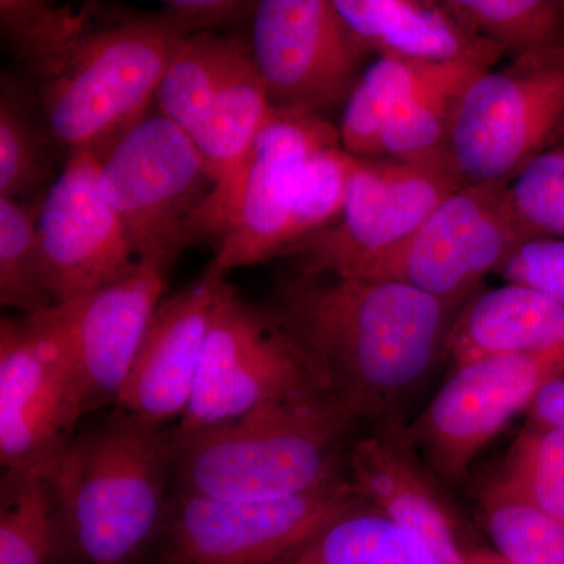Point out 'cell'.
<instances>
[{
  "label": "cell",
  "mask_w": 564,
  "mask_h": 564,
  "mask_svg": "<svg viewBox=\"0 0 564 564\" xmlns=\"http://www.w3.org/2000/svg\"><path fill=\"white\" fill-rule=\"evenodd\" d=\"M182 40L159 14L93 25L32 69L47 135L68 154L107 147L147 117Z\"/></svg>",
  "instance_id": "4"
},
{
  "label": "cell",
  "mask_w": 564,
  "mask_h": 564,
  "mask_svg": "<svg viewBox=\"0 0 564 564\" xmlns=\"http://www.w3.org/2000/svg\"><path fill=\"white\" fill-rule=\"evenodd\" d=\"M564 135V41L485 69L452 115L451 158L464 184H510Z\"/></svg>",
  "instance_id": "5"
},
{
  "label": "cell",
  "mask_w": 564,
  "mask_h": 564,
  "mask_svg": "<svg viewBox=\"0 0 564 564\" xmlns=\"http://www.w3.org/2000/svg\"><path fill=\"white\" fill-rule=\"evenodd\" d=\"M462 185L452 174L392 159L356 158L340 217L285 256L295 261L296 273L358 280Z\"/></svg>",
  "instance_id": "11"
},
{
  "label": "cell",
  "mask_w": 564,
  "mask_h": 564,
  "mask_svg": "<svg viewBox=\"0 0 564 564\" xmlns=\"http://www.w3.org/2000/svg\"><path fill=\"white\" fill-rule=\"evenodd\" d=\"M2 29L18 58L31 69L57 57L102 20L98 7H55L35 0H2Z\"/></svg>",
  "instance_id": "31"
},
{
  "label": "cell",
  "mask_w": 564,
  "mask_h": 564,
  "mask_svg": "<svg viewBox=\"0 0 564 564\" xmlns=\"http://www.w3.org/2000/svg\"><path fill=\"white\" fill-rule=\"evenodd\" d=\"M459 95L432 96L389 110L381 135L383 158L458 177L452 165L451 126Z\"/></svg>",
  "instance_id": "29"
},
{
  "label": "cell",
  "mask_w": 564,
  "mask_h": 564,
  "mask_svg": "<svg viewBox=\"0 0 564 564\" xmlns=\"http://www.w3.org/2000/svg\"><path fill=\"white\" fill-rule=\"evenodd\" d=\"M98 174V152H69L41 204L39 243L55 304L90 295L139 261Z\"/></svg>",
  "instance_id": "14"
},
{
  "label": "cell",
  "mask_w": 564,
  "mask_h": 564,
  "mask_svg": "<svg viewBox=\"0 0 564 564\" xmlns=\"http://www.w3.org/2000/svg\"><path fill=\"white\" fill-rule=\"evenodd\" d=\"M355 165V155L344 151L340 144L325 148L310 159L300 177L289 217L285 252L340 217Z\"/></svg>",
  "instance_id": "32"
},
{
  "label": "cell",
  "mask_w": 564,
  "mask_h": 564,
  "mask_svg": "<svg viewBox=\"0 0 564 564\" xmlns=\"http://www.w3.org/2000/svg\"><path fill=\"white\" fill-rule=\"evenodd\" d=\"M508 195L529 242L564 240V152L560 148L534 158L508 184Z\"/></svg>",
  "instance_id": "34"
},
{
  "label": "cell",
  "mask_w": 564,
  "mask_h": 564,
  "mask_svg": "<svg viewBox=\"0 0 564 564\" xmlns=\"http://www.w3.org/2000/svg\"><path fill=\"white\" fill-rule=\"evenodd\" d=\"M348 474L364 499L417 538L430 563L467 564L451 513L423 473L408 430L393 423L352 443Z\"/></svg>",
  "instance_id": "18"
},
{
  "label": "cell",
  "mask_w": 564,
  "mask_h": 564,
  "mask_svg": "<svg viewBox=\"0 0 564 564\" xmlns=\"http://www.w3.org/2000/svg\"><path fill=\"white\" fill-rule=\"evenodd\" d=\"M467 564H508L496 551H466Z\"/></svg>",
  "instance_id": "38"
},
{
  "label": "cell",
  "mask_w": 564,
  "mask_h": 564,
  "mask_svg": "<svg viewBox=\"0 0 564 564\" xmlns=\"http://www.w3.org/2000/svg\"><path fill=\"white\" fill-rule=\"evenodd\" d=\"M492 485L564 522V429L530 422Z\"/></svg>",
  "instance_id": "28"
},
{
  "label": "cell",
  "mask_w": 564,
  "mask_h": 564,
  "mask_svg": "<svg viewBox=\"0 0 564 564\" xmlns=\"http://www.w3.org/2000/svg\"><path fill=\"white\" fill-rule=\"evenodd\" d=\"M475 35L508 54L564 41V2L556 0H443Z\"/></svg>",
  "instance_id": "27"
},
{
  "label": "cell",
  "mask_w": 564,
  "mask_h": 564,
  "mask_svg": "<svg viewBox=\"0 0 564 564\" xmlns=\"http://www.w3.org/2000/svg\"><path fill=\"white\" fill-rule=\"evenodd\" d=\"M41 204L0 196V303L21 315L57 306L47 288L41 258Z\"/></svg>",
  "instance_id": "26"
},
{
  "label": "cell",
  "mask_w": 564,
  "mask_h": 564,
  "mask_svg": "<svg viewBox=\"0 0 564 564\" xmlns=\"http://www.w3.org/2000/svg\"><path fill=\"white\" fill-rule=\"evenodd\" d=\"M358 425L321 392L267 403L195 430L174 426L173 489L228 500H276L348 473Z\"/></svg>",
  "instance_id": "3"
},
{
  "label": "cell",
  "mask_w": 564,
  "mask_h": 564,
  "mask_svg": "<svg viewBox=\"0 0 564 564\" xmlns=\"http://www.w3.org/2000/svg\"><path fill=\"white\" fill-rule=\"evenodd\" d=\"M0 564H76L61 505L46 475L3 473Z\"/></svg>",
  "instance_id": "23"
},
{
  "label": "cell",
  "mask_w": 564,
  "mask_h": 564,
  "mask_svg": "<svg viewBox=\"0 0 564 564\" xmlns=\"http://www.w3.org/2000/svg\"><path fill=\"white\" fill-rule=\"evenodd\" d=\"M310 392L321 391L272 313L228 284L212 313L195 391L176 429L195 432Z\"/></svg>",
  "instance_id": "10"
},
{
  "label": "cell",
  "mask_w": 564,
  "mask_h": 564,
  "mask_svg": "<svg viewBox=\"0 0 564 564\" xmlns=\"http://www.w3.org/2000/svg\"><path fill=\"white\" fill-rule=\"evenodd\" d=\"M486 527L508 564H564V522L541 513L496 486L484 496Z\"/></svg>",
  "instance_id": "30"
},
{
  "label": "cell",
  "mask_w": 564,
  "mask_h": 564,
  "mask_svg": "<svg viewBox=\"0 0 564 564\" xmlns=\"http://www.w3.org/2000/svg\"><path fill=\"white\" fill-rule=\"evenodd\" d=\"M555 148H560V150L564 152V135L562 137V140H560V143L556 144Z\"/></svg>",
  "instance_id": "39"
},
{
  "label": "cell",
  "mask_w": 564,
  "mask_h": 564,
  "mask_svg": "<svg viewBox=\"0 0 564 564\" xmlns=\"http://www.w3.org/2000/svg\"><path fill=\"white\" fill-rule=\"evenodd\" d=\"M162 18L182 39L196 33L212 32L217 28L236 24L247 17H254L258 2L243 0H166L162 2Z\"/></svg>",
  "instance_id": "36"
},
{
  "label": "cell",
  "mask_w": 564,
  "mask_h": 564,
  "mask_svg": "<svg viewBox=\"0 0 564 564\" xmlns=\"http://www.w3.org/2000/svg\"><path fill=\"white\" fill-rule=\"evenodd\" d=\"M359 499L350 474L276 500L173 489L152 564H292L334 516Z\"/></svg>",
  "instance_id": "8"
},
{
  "label": "cell",
  "mask_w": 564,
  "mask_h": 564,
  "mask_svg": "<svg viewBox=\"0 0 564 564\" xmlns=\"http://www.w3.org/2000/svg\"><path fill=\"white\" fill-rule=\"evenodd\" d=\"M564 377L560 355L489 356L456 367L408 429L433 469L458 480L505 425L529 410L545 384Z\"/></svg>",
  "instance_id": "13"
},
{
  "label": "cell",
  "mask_w": 564,
  "mask_h": 564,
  "mask_svg": "<svg viewBox=\"0 0 564 564\" xmlns=\"http://www.w3.org/2000/svg\"><path fill=\"white\" fill-rule=\"evenodd\" d=\"M170 270L137 261L90 295L76 300L73 355L85 414L117 400L148 326L165 292Z\"/></svg>",
  "instance_id": "17"
},
{
  "label": "cell",
  "mask_w": 564,
  "mask_h": 564,
  "mask_svg": "<svg viewBox=\"0 0 564 564\" xmlns=\"http://www.w3.org/2000/svg\"><path fill=\"white\" fill-rule=\"evenodd\" d=\"M99 155L98 184L139 261L170 270L199 243L196 226L214 182L202 152L162 113L141 118Z\"/></svg>",
  "instance_id": "6"
},
{
  "label": "cell",
  "mask_w": 564,
  "mask_h": 564,
  "mask_svg": "<svg viewBox=\"0 0 564 564\" xmlns=\"http://www.w3.org/2000/svg\"><path fill=\"white\" fill-rule=\"evenodd\" d=\"M292 564H432L410 530L359 499L323 525Z\"/></svg>",
  "instance_id": "24"
},
{
  "label": "cell",
  "mask_w": 564,
  "mask_h": 564,
  "mask_svg": "<svg viewBox=\"0 0 564 564\" xmlns=\"http://www.w3.org/2000/svg\"><path fill=\"white\" fill-rule=\"evenodd\" d=\"M340 144L339 129L321 115L273 109L256 143L242 196L210 269L223 274L284 256L300 177L318 151Z\"/></svg>",
  "instance_id": "15"
},
{
  "label": "cell",
  "mask_w": 564,
  "mask_h": 564,
  "mask_svg": "<svg viewBox=\"0 0 564 564\" xmlns=\"http://www.w3.org/2000/svg\"><path fill=\"white\" fill-rule=\"evenodd\" d=\"M456 367L489 356L564 352V306L530 285L507 282L467 304L445 340Z\"/></svg>",
  "instance_id": "21"
},
{
  "label": "cell",
  "mask_w": 564,
  "mask_h": 564,
  "mask_svg": "<svg viewBox=\"0 0 564 564\" xmlns=\"http://www.w3.org/2000/svg\"><path fill=\"white\" fill-rule=\"evenodd\" d=\"M364 54L489 69L508 52L475 35L443 2L334 0Z\"/></svg>",
  "instance_id": "20"
},
{
  "label": "cell",
  "mask_w": 564,
  "mask_h": 564,
  "mask_svg": "<svg viewBox=\"0 0 564 564\" xmlns=\"http://www.w3.org/2000/svg\"><path fill=\"white\" fill-rule=\"evenodd\" d=\"M484 68L378 57L366 70L362 87L386 111L432 96L459 95Z\"/></svg>",
  "instance_id": "33"
},
{
  "label": "cell",
  "mask_w": 564,
  "mask_h": 564,
  "mask_svg": "<svg viewBox=\"0 0 564 564\" xmlns=\"http://www.w3.org/2000/svg\"><path fill=\"white\" fill-rule=\"evenodd\" d=\"M174 426L115 411L79 430L47 475L76 564H139L169 510Z\"/></svg>",
  "instance_id": "2"
},
{
  "label": "cell",
  "mask_w": 564,
  "mask_h": 564,
  "mask_svg": "<svg viewBox=\"0 0 564 564\" xmlns=\"http://www.w3.org/2000/svg\"><path fill=\"white\" fill-rule=\"evenodd\" d=\"M525 242L508 184H464L358 280L402 282L454 307Z\"/></svg>",
  "instance_id": "9"
},
{
  "label": "cell",
  "mask_w": 564,
  "mask_h": 564,
  "mask_svg": "<svg viewBox=\"0 0 564 564\" xmlns=\"http://www.w3.org/2000/svg\"><path fill=\"white\" fill-rule=\"evenodd\" d=\"M499 274L507 282L547 293L564 306V240L536 239L521 245Z\"/></svg>",
  "instance_id": "35"
},
{
  "label": "cell",
  "mask_w": 564,
  "mask_h": 564,
  "mask_svg": "<svg viewBox=\"0 0 564 564\" xmlns=\"http://www.w3.org/2000/svg\"><path fill=\"white\" fill-rule=\"evenodd\" d=\"M251 54L273 109L321 117L345 107L366 57L334 0L258 2Z\"/></svg>",
  "instance_id": "12"
},
{
  "label": "cell",
  "mask_w": 564,
  "mask_h": 564,
  "mask_svg": "<svg viewBox=\"0 0 564 564\" xmlns=\"http://www.w3.org/2000/svg\"><path fill=\"white\" fill-rule=\"evenodd\" d=\"M529 411L533 423L564 429V377L545 384Z\"/></svg>",
  "instance_id": "37"
},
{
  "label": "cell",
  "mask_w": 564,
  "mask_h": 564,
  "mask_svg": "<svg viewBox=\"0 0 564 564\" xmlns=\"http://www.w3.org/2000/svg\"><path fill=\"white\" fill-rule=\"evenodd\" d=\"M451 310L402 282L296 273L270 313L315 388L356 423L383 429L445 347Z\"/></svg>",
  "instance_id": "1"
},
{
  "label": "cell",
  "mask_w": 564,
  "mask_h": 564,
  "mask_svg": "<svg viewBox=\"0 0 564 564\" xmlns=\"http://www.w3.org/2000/svg\"><path fill=\"white\" fill-rule=\"evenodd\" d=\"M74 303L0 322V464L50 475L85 417L73 355Z\"/></svg>",
  "instance_id": "7"
},
{
  "label": "cell",
  "mask_w": 564,
  "mask_h": 564,
  "mask_svg": "<svg viewBox=\"0 0 564 564\" xmlns=\"http://www.w3.org/2000/svg\"><path fill=\"white\" fill-rule=\"evenodd\" d=\"M251 55V44L215 32L182 40L155 96L163 117L191 137L218 93Z\"/></svg>",
  "instance_id": "22"
},
{
  "label": "cell",
  "mask_w": 564,
  "mask_h": 564,
  "mask_svg": "<svg viewBox=\"0 0 564 564\" xmlns=\"http://www.w3.org/2000/svg\"><path fill=\"white\" fill-rule=\"evenodd\" d=\"M273 107L252 55L218 93L191 139L202 152L214 192L199 215L198 242L220 243L236 217L256 143Z\"/></svg>",
  "instance_id": "19"
},
{
  "label": "cell",
  "mask_w": 564,
  "mask_h": 564,
  "mask_svg": "<svg viewBox=\"0 0 564 564\" xmlns=\"http://www.w3.org/2000/svg\"><path fill=\"white\" fill-rule=\"evenodd\" d=\"M46 140L52 141L43 122L39 124L33 120L20 88L3 82L0 98V196L22 203H43L57 181Z\"/></svg>",
  "instance_id": "25"
},
{
  "label": "cell",
  "mask_w": 564,
  "mask_h": 564,
  "mask_svg": "<svg viewBox=\"0 0 564 564\" xmlns=\"http://www.w3.org/2000/svg\"><path fill=\"white\" fill-rule=\"evenodd\" d=\"M225 274L207 267L199 280L165 296L148 326L117 402L155 425H177L187 413Z\"/></svg>",
  "instance_id": "16"
}]
</instances>
